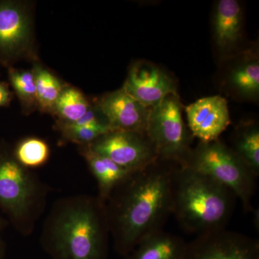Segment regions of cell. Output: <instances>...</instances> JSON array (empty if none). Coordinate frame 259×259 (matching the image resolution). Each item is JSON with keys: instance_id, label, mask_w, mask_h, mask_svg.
<instances>
[{"instance_id": "obj_1", "label": "cell", "mask_w": 259, "mask_h": 259, "mask_svg": "<svg viewBox=\"0 0 259 259\" xmlns=\"http://www.w3.org/2000/svg\"><path fill=\"white\" fill-rule=\"evenodd\" d=\"M178 165L158 160L131 172L110 194L105 207L116 253L125 257L145 238L163 229L172 214Z\"/></svg>"}, {"instance_id": "obj_2", "label": "cell", "mask_w": 259, "mask_h": 259, "mask_svg": "<svg viewBox=\"0 0 259 259\" xmlns=\"http://www.w3.org/2000/svg\"><path fill=\"white\" fill-rule=\"evenodd\" d=\"M110 238L105 202L97 195L80 194L53 203L40 243L51 259H107Z\"/></svg>"}, {"instance_id": "obj_3", "label": "cell", "mask_w": 259, "mask_h": 259, "mask_svg": "<svg viewBox=\"0 0 259 259\" xmlns=\"http://www.w3.org/2000/svg\"><path fill=\"white\" fill-rule=\"evenodd\" d=\"M236 196L210 177L187 167H177L172 190V214L189 233L226 228Z\"/></svg>"}, {"instance_id": "obj_4", "label": "cell", "mask_w": 259, "mask_h": 259, "mask_svg": "<svg viewBox=\"0 0 259 259\" xmlns=\"http://www.w3.org/2000/svg\"><path fill=\"white\" fill-rule=\"evenodd\" d=\"M50 191L36 174L17 161L8 143L0 142V214L19 234L33 233Z\"/></svg>"}, {"instance_id": "obj_5", "label": "cell", "mask_w": 259, "mask_h": 259, "mask_svg": "<svg viewBox=\"0 0 259 259\" xmlns=\"http://www.w3.org/2000/svg\"><path fill=\"white\" fill-rule=\"evenodd\" d=\"M210 177L231 190L241 200L245 213L253 210L251 200L257 177L231 148L221 141L202 143L191 151L185 166Z\"/></svg>"}, {"instance_id": "obj_6", "label": "cell", "mask_w": 259, "mask_h": 259, "mask_svg": "<svg viewBox=\"0 0 259 259\" xmlns=\"http://www.w3.org/2000/svg\"><path fill=\"white\" fill-rule=\"evenodd\" d=\"M146 135L158 160L185 166L192 150L177 96L169 95L151 109Z\"/></svg>"}, {"instance_id": "obj_7", "label": "cell", "mask_w": 259, "mask_h": 259, "mask_svg": "<svg viewBox=\"0 0 259 259\" xmlns=\"http://www.w3.org/2000/svg\"><path fill=\"white\" fill-rule=\"evenodd\" d=\"M22 60L39 62L30 4L0 1V65L9 69Z\"/></svg>"}, {"instance_id": "obj_8", "label": "cell", "mask_w": 259, "mask_h": 259, "mask_svg": "<svg viewBox=\"0 0 259 259\" xmlns=\"http://www.w3.org/2000/svg\"><path fill=\"white\" fill-rule=\"evenodd\" d=\"M89 146L129 171L143 169L158 160L147 136L137 133L110 131Z\"/></svg>"}, {"instance_id": "obj_9", "label": "cell", "mask_w": 259, "mask_h": 259, "mask_svg": "<svg viewBox=\"0 0 259 259\" xmlns=\"http://www.w3.org/2000/svg\"><path fill=\"white\" fill-rule=\"evenodd\" d=\"M183 259H259V242L223 228L199 234L187 243Z\"/></svg>"}, {"instance_id": "obj_10", "label": "cell", "mask_w": 259, "mask_h": 259, "mask_svg": "<svg viewBox=\"0 0 259 259\" xmlns=\"http://www.w3.org/2000/svg\"><path fill=\"white\" fill-rule=\"evenodd\" d=\"M97 108L112 131L146 135L151 108L140 103L123 88L104 95Z\"/></svg>"}, {"instance_id": "obj_11", "label": "cell", "mask_w": 259, "mask_h": 259, "mask_svg": "<svg viewBox=\"0 0 259 259\" xmlns=\"http://www.w3.org/2000/svg\"><path fill=\"white\" fill-rule=\"evenodd\" d=\"M122 88L148 108L156 106L169 95H177L171 78L156 66L146 62L136 63L131 68Z\"/></svg>"}, {"instance_id": "obj_12", "label": "cell", "mask_w": 259, "mask_h": 259, "mask_svg": "<svg viewBox=\"0 0 259 259\" xmlns=\"http://www.w3.org/2000/svg\"><path fill=\"white\" fill-rule=\"evenodd\" d=\"M186 112L191 132L202 143L218 140L231 122L228 103L219 95L199 99Z\"/></svg>"}, {"instance_id": "obj_13", "label": "cell", "mask_w": 259, "mask_h": 259, "mask_svg": "<svg viewBox=\"0 0 259 259\" xmlns=\"http://www.w3.org/2000/svg\"><path fill=\"white\" fill-rule=\"evenodd\" d=\"M187 243L164 230L150 235L128 253L125 259H183Z\"/></svg>"}, {"instance_id": "obj_14", "label": "cell", "mask_w": 259, "mask_h": 259, "mask_svg": "<svg viewBox=\"0 0 259 259\" xmlns=\"http://www.w3.org/2000/svg\"><path fill=\"white\" fill-rule=\"evenodd\" d=\"M78 147L80 154L84 158L90 171L97 181V197L104 202H106L114 189L134 171H127L108 158L95 152L89 145Z\"/></svg>"}, {"instance_id": "obj_15", "label": "cell", "mask_w": 259, "mask_h": 259, "mask_svg": "<svg viewBox=\"0 0 259 259\" xmlns=\"http://www.w3.org/2000/svg\"><path fill=\"white\" fill-rule=\"evenodd\" d=\"M242 11L236 0H221L218 3L214 34L221 50L233 47L241 37Z\"/></svg>"}, {"instance_id": "obj_16", "label": "cell", "mask_w": 259, "mask_h": 259, "mask_svg": "<svg viewBox=\"0 0 259 259\" xmlns=\"http://www.w3.org/2000/svg\"><path fill=\"white\" fill-rule=\"evenodd\" d=\"M32 71L36 88L37 109L54 114L56 102L66 85L40 62L34 63Z\"/></svg>"}, {"instance_id": "obj_17", "label": "cell", "mask_w": 259, "mask_h": 259, "mask_svg": "<svg viewBox=\"0 0 259 259\" xmlns=\"http://www.w3.org/2000/svg\"><path fill=\"white\" fill-rule=\"evenodd\" d=\"M91 108L84 95L78 89L66 85L56 102L54 114L56 123L71 124L81 119Z\"/></svg>"}, {"instance_id": "obj_18", "label": "cell", "mask_w": 259, "mask_h": 259, "mask_svg": "<svg viewBox=\"0 0 259 259\" xmlns=\"http://www.w3.org/2000/svg\"><path fill=\"white\" fill-rule=\"evenodd\" d=\"M13 150L17 161L30 170L44 166L50 158V146L40 138L27 137L20 140Z\"/></svg>"}, {"instance_id": "obj_19", "label": "cell", "mask_w": 259, "mask_h": 259, "mask_svg": "<svg viewBox=\"0 0 259 259\" xmlns=\"http://www.w3.org/2000/svg\"><path fill=\"white\" fill-rule=\"evenodd\" d=\"M8 79L18 96L25 115L31 114L37 109L36 88L32 70L9 68Z\"/></svg>"}, {"instance_id": "obj_20", "label": "cell", "mask_w": 259, "mask_h": 259, "mask_svg": "<svg viewBox=\"0 0 259 259\" xmlns=\"http://www.w3.org/2000/svg\"><path fill=\"white\" fill-rule=\"evenodd\" d=\"M233 151L245 162L253 175H259V131L255 125L243 127L237 135Z\"/></svg>"}, {"instance_id": "obj_21", "label": "cell", "mask_w": 259, "mask_h": 259, "mask_svg": "<svg viewBox=\"0 0 259 259\" xmlns=\"http://www.w3.org/2000/svg\"><path fill=\"white\" fill-rule=\"evenodd\" d=\"M56 129L60 132L61 140L73 143L78 146H88L102 135L112 131L108 126L75 125L72 124H56Z\"/></svg>"}, {"instance_id": "obj_22", "label": "cell", "mask_w": 259, "mask_h": 259, "mask_svg": "<svg viewBox=\"0 0 259 259\" xmlns=\"http://www.w3.org/2000/svg\"><path fill=\"white\" fill-rule=\"evenodd\" d=\"M232 82L244 95H258L259 91V65L258 62L248 63L235 70Z\"/></svg>"}, {"instance_id": "obj_23", "label": "cell", "mask_w": 259, "mask_h": 259, "mask_svg": "<svg viewBox=\"0 0 259 259\" xmlns=\"http://www.w3.org/2000/svg\"><path fill=\"white\" fill-rule=\"evenodd\" d=\"M13 95L9 83L0 81V108L9 106L13 100Z\"/></svg>"}, {"instance_id": "obj_24", "label": "cell", "mask_w": 259, "mask_h": 259, "mask_svg": "<svg viewBox=\"0 0 259 259\" xmlns=\"http://www.w3.org/2000/svg\"><path fill=\"white\" fill-rule=\"evenodd\" d=\"M8 223L5 218L0 214V259L6 258V244L4 240V231L5 228L8 226Z\"/></svg>"}]
</instances>
